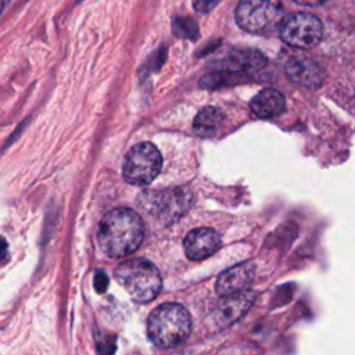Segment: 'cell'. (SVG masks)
I'll return each instance as SVG.
<instances>
[{"instance_id":"cell-11","label":"cell","mask_w":355,"mask_h":355,"mask_svg":"<svg viewBox=\"0 0 355 355\" xmlns=\"http://www.w3.org/2000/svg\"><path fill=\"white\" fill-rule=\"evenodd\" d=\"M255 266L254 263L245 262L236 265L227 270H225L216 280L215 288L216 293L223 297L241 290H245L254 280Z\"/></svg>"},{"instance_id":"cell-16","label":"cell","mask_w":355,"mask_h":355,"mask_svg":"<svg viewBox=\"0 0 355 355\" xmlns=\"http://www.w3.org/2000/svg\"><path fill=\"white\" fill-rule=\"evenodd\" d=\"M110 284V279L104 270H97L94 275V288L97 293H104Z\"/></svg>"},{"instance_id":"cell-2","label":"cell","mask_w":355,"mask_h":355,"mask_svg":"<svg viewBox=\"0 0 355 355\" xmlns=\"http://www.w3.org/2000/svg\"><path fill=\"white\" fill-rule=\"evenodd\" d=\"M190 330V315L183 305L176 302L161 304L147 319L148 338L162 349L183 344L187 340Z\"/></svg>"},{"instance_id":"cell-10","label":"cell","mask_w":355,"mask_h":355,"mask_svg":"<svg viewBox=\"0 0 355 355\" xmlns=\"http://www.w3.org/2000/svg\"><path fill=\"white\" fill-rule=\"evenodd\" d=\"M183 247L189 259L201 261L219 250L220 237L216 230L211 227L193 229L184 237Z\"/></svg>"},{"instance_id":"cell-3","label":"cell","mask_w":355,"mask_h":355,"mask_svg":"<svg viewBox=\"0 0 355 355\" xmlns=\"http://www.w3.org/2000/svg\"><path fill=\"white\" fill-rule=\"evenodd\" d=\"M114 276L130 298L139 304L153 301L162 287L158 268L146 258H130L121 262L115 268Z\"/></svg>"},{"instance_id":"cell-9","label":"cell","mask_w":355,"mask_h":355,"mask_svg":"<svg viewBox=\"0 0 355 355\" xmlns=\"http://www.w3.org/2000/svg\"><path fill=\"white\" fill-rule=\"evenodd\" d=\"M257 298V293L252 290H241L229 295H223V300L219 302L215 309L216 323L220 326H229L243 318L247 311L251 308Z\"/></svg>"},{"instance_id":"cell-5","label":"cell","mask_w":355,"mask_h":355,"mask_svg":"<svg viewBox=\"0 0 355 355\" xmlns=\"http://www.w3.org/2000/svg\"><path fill=\"white\" fill-rule=\"evenodd\" d=\"M161 166V153L153 143L144 141L133 146L126 153L122 164V175L133 186H146L157 178Z\"/></svg>"},{"instance_id":"cell-4","label":"cell","mask_w":355,"mask_h":355,"mask_svg":"<svg viewBox=\"0 0 355 355\" xmlns=\"http://www.w3.org/2000/svg\"><path fill=\"white\" fill-rule=\"evenodd\" d=\"M236 21L245 32L270 33L283 21V4L280 0H240L236 7Z\"/></svg>"},{"instance_id":"cell-17","label":"cell","mask_w":355,"mask_h":355,"mask_svg":"<svg viewBox=\"0 0 355 355\" xmlns=\"http://www.w3.org/2000/svg\"><path fill=\"white\" fill-rule=\"evenodd\" d=\"M193 4L197 11L208 12L218 4V0H193Z\"/></svg>"},{"instance_id":"cell-7","label":"cell","mask_w":355,"mask_h":355,"mask_svg":"<svg viewBox=\"0 0 355 355\" xmlns=\"http://www.w3.org/2000/svg\"><path fill=\"white\" fill-rule=\"evenodd\" d=\"M279 33L283 42L293 47L312 49L322 40L323 25L316 15L298 11L283 18Z\"/></svg>"},{"instance_id":"cell-19","label":"cell","mask_w":355,"mask_h":355,"mask_svg":"<svg viewBox=\"0 0 355 355\" xmlns=\"http://www.w3.org/2000/svg\"><path fill=\"white\" fill-rule=\"evenodd\" d=\"M295 3L301 4V6H306V7H315V6H320L323 4L326 0H294Z\"/></svg>"},{"instance_id":"cell-15","label":"cell","mask_w":355,"mask_h":355,"mask_svg":"<svg viewBox=\"0 0 355 355\" xmlns=\"http://www.w3.org/2000/svg\"><path fill=\"white\" fill-rule=\"evenodd\" d=\"M225 115L223 112L216 108V107H205L202 108L194 118L193 122V128L196 129V132L204 135V133H211L214 130H216V128L222 123Z\"/></svg>"},{"instance_id":"cell-13","label":"cell","mask_w":355,"mask_h":355,"mask_svg":"<svg viewBox=\"0 0 355 355\" xmlns=\"http://www.w3.org/2000/svg\"><path fill=\"white\" fill-rule=\"evenodd\" d=\"M286 108V100L276 89H263L250 101V110L258 118H275Z\"/></svg>"},{"instance_id":"cell-1","label":"cell","mask_w":355,"mask_h":355,"mask_svg":"<svg viewBox=\"0 0 355 355\" xmlns=\"http://www.w3.org/2000/svg\"><path fill=\"white\" fill-rule=\"evenodd\" d=\"M144 239V223L130 208H114L98 223L97 240L101 251L112 258L133 254Z\"/></svg>"},{"instance_id":"cell-20","label":"cell","mask_w":355,"mask_h":355,"mask_svg":"<svg viewBox=\"0 0 355 355\" xmlns=\"http://www.w3.org/2000/svg\"><path fill=\"white\" fill-rule=\"evenodd\" d=\"M1 10H3V0H0V12H1Z\"/></svg>"},{"instance_id":"cell-6","label":"cell","mask_w":355,"mask_h":355,"mask_svg":"<svg viewBox=\"0 0 355 355\" xmlns=\"http://www.w3.org/2000/svg\"><path fill=\"white\" fill-rule=\"evenodd\" d=\"M193 201L189 190L176 187L161 191H147L140 197L143 209L159 222L173 223L186 214Z\"/></svg>"},{"instance_id":"cell-18","label":"cell","mask_w":355,"mask_h":355,"mask_svg":"<svg viewBox=\"0 0 355 355\" xmlns=\"http://www.w3.org/2000/svg\"><path fill=\"white\" fill-rule=\"evenodd\" d=\"M8 255V244L3 236H0V261L6 259Z\"/></svg>"},{"instance_id":"cell-8","label":"cell","mask_w":355,"mask_h":355,"mask_svg":"<svg viewBox=\"0 0 355 355\" xmlns=\"http://www.w3.org/2000/svg\"><path fill=\"white\" fill-rule=\"evenodd\" d=\"M284 71L293 82L306 87H318L324 79L322 67L312 57L302 53L290 55L284 64Z\"/></svg>"},{"instance_id":"cell-12","label":"cell","mask_w":355,"mask_h":355,"mask_svg":"<svg viewBox=\"0 0 355 355\" xmlns=\"http://www.w3.org/2000/svg\"><path fill=\"white\" fill-rule=\"evenodd\" d=\"M218 65L219 69L248 73L262 69L266 65V57L254 49H239L230 51Z\"/></svg>"},{"instance_id":"cell-14","label":"cell","mask_w":355,"mask_h":355,"mask_svg":"<svg viewBox=\"0 0 355 355\" xmlns=\"http://www.w3.org/2000/svg\"><path fill=\"white\" fill-rule=\"evenodd\" d=\"M247 79H248V73L219 69L214 73L202 76L200 85H201V87H205V89H218V87H223V86L237 85V83L245 82Z\"/></svg>"}]
</instances>
